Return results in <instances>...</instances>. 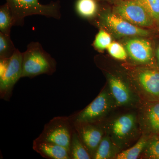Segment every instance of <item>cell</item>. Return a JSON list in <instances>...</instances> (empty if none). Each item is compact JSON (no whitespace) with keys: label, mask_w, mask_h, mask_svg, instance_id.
Listing matches in <instances>:
<instances>
[{"label":"cell","mask_w":159,"mask_h":159,"mask_svg":"<svg viewBox=\"0 0 159 159\" xmlns=\"http://www.w3.org/2000/svg\"><path fill=\"white\" fill-rule=\"evenodd\" d=\"M11 9L13 26H23L25 18L32 15H41L59 20L61 17L59 1L43 5L39 0H6Z\"/></svg>","instance_id":"obj_3"},{"label":"cell","mask_w":159,"mask_h":159,"mask_svg":"<svg viewBox=\"0 0 159 159\" xmlns=\"http://www.w3.org/2000/svg\"><path fill=\"white\" fill-rule=\"evenodd\" d=\"M157 58L158 61L159 62V47L158 48L157 52Z\"/></svg>","instance_id":"obj_25"},{"label":"cell","mask_w":159,"mask_h":159,"mask_svg":"<svg viewBox=\"0 0 159 159\" xmlns=\"http://www.w3.org/2000/svg\"><path fill=\"white\" fill-rule=\"evenodd\" d=\"M108 90L117 107H138L141 100L130 84L111 74L107 76Z\"/></svg>","instance_id":"obj_8"},{"label":"cell","mask_w":159,"mask_h":159,"mask_svg":"<svg viewBox=\"0 0 159 159\" xmlns=\"http://www.w3.org/2000/svg\"><path fill=\"white\" fill-rule=\"evenodd\" d=\"M140 158L159 159V135L150 136L146 147Z\"/></svg>","instance_id":"obj_20"},{"label":"cell","mask_w":159,"mask_h":159,"mask_svg":"<svg viewBox=\"0 0 159 159\" xmlns=\"http://www.w3.org/2000/svg\"><path fill=\"white\" fill-rule=\"evenodd\" d=\"M22 75V53L18 49L9 58L5 73L0 76V95L2 99L9 101L13 88Z\"/></svg>","instance_id":"obj_9"},{"label":"cell","mask_w":159,"mask_h":159,"mask_svg":"<svg viewBox=\"0 0 159 159\" xmlns=\"http://www.w3.org/2000/svg\"><path fill=\"white\" fill-rule=\"evenodd\" d=\"M150 136L142 134L136 143L129 148L122 151L116 159H136L141 156Z\"/></svg>","instance_id":"obj_16"},{"label":"cell","mask_w":159,"mask_h":159,"mask_svg":"<svg viewBox=\"0 0 159 159\" xmlns=\"http://www.w3.org/2000/svg\"><path fill=\"white\" fill-rule=\"evenodd\" d=\"M33 148L45 158L71 159L67 149L53 142L36 139L33 141Z\"/></svg>","instance_id":"obj_14"},{"label":"cell","mask_w":159,"mask_h":159,"mask_svg":"<svg viewBox=\"0 0 159 159\" xmlns=\"http://www.w3.org/2000/svg\"><path fill=\"white\" fill-rule=\"evenodd\" d=\"M102 123L106 134L122 151L129 148L142 135L138 113L120 114Z\"/></svg>","instance_id":"obj_1"},{"label":"cell","mask_w":159,"mask_h":159,"mask_svg":"<svg viewBox=\"0 0 159 159\" xmlns=\"http://www.w3.org/2000/svg\"><path fill=\"white\" fill-rule=\"evenodd\" d=\"M142 5L154 21L159 24V0H134Z\"/></svg>","instance_id":"obj_22"},{"label":"cell","mask_w":159,"mask_h":159,"mask_svg":"<svg viewBox=\"0 0 159 159\" xmlns=\"http://www.w3.org/2000/svg\"><path fill=\"white\" fill-rule=\"evenodd\" d=\"M10 37V34L0 32V58H9L16 50Z\"/></svg>","instance_id":"obj_21"},{"label":"cell","mask_w":159,"mask_h":159,"mask_svg":"<svg viewBox=\"0 0 159 159\" xmlns=\"http://www.w3.org/2000/svg\"></svg>","instance_id":"obj_27"},{"label":"cell","mask_w":159,"mask_h":159,"mask_svg":"<svg viewBox=\"0 0 159 159\" xmlns=\"http://www.w3.org/2000/svg\"><path fill=\"white\" fill-rule=\"evenodd\" d=\"M75 9L81 17L91 19L98 14L99 5L97 0H77Z\"/></svg>","instance_id":"obj_18"},{"label":"cell","mask_w":159,"mask_h":159,"mask_svg":"<svg viewBox=\"0 0 159 159\" xmlns=\"http://www.w3.org/2000/svg\"><path fill=\"white\" fill-rule=\"evenodd\" d=\"M121 151L122 150L114 144L110 138L105 134L93 159H116Z\"/></svg>","instance_id":"obj_15"},{"label":"cell","mask_w":159,"mask_h":159,"mask_svg":"<svg viewBox=\"0 0 159 159\" xmlns=\"http://www.w3.org/2000/svg\"><path fill=\"white\" fill-rule=\"evenodd\" d=\"M111 43V37L110 34L105 30L101 29L96 35L93 44L95 49L102 51L107 49Z\"/></svg>","instance_id":"obj_23"},{"label":"cell","mask_w":159,"mask_h":159,"mask_svg":"<svg viewBox=\"0 0 159 159\" xmlns=\"http://www.w3.org/2000/svg\"><path fill=\"white\" fill-rule=\"evenodd\" d=\"M129 56L135 62L148 64L152 61L153 51L149 41L141 38L129 39L125 43Z\"/></svg>","instance_id":"obj_13"},{"label":"cell","mask_w":159,"mask_h":159,"mask_svg":"<svg viewBox=\"0 0 159 159\" xmlns=\"http://www.w3.org/2000/svg\"><path fill=\"white\" fill-rule=\"evenodd\" d=\"M70 153L71 159H92L74 128L71 139Z\"/></svg>","instance_id":"obj_17"},{"label":"cell","mask_w":159,"mask_h":159,"mask_svg":"<svg viewBox=\"0 0 159 159\" xmlns=\"http://www.w3.org/2000/svg\"><path fill=\"white\" fill-rule=\"evenodd\" d=\"M100 21L112 32L119 36H148L150 32L131 24L116 14L103 12L100 16Z\"/></svg>","instance_id":"obj_11"},{"label":"cell","mask_w":159,"mask_h":159,"mask_svg":"<svg viewBox=\"0 0 159 159\" xmlns=\"http://www.w3.org/2000/svg\"><path fill=\"white\" fill-rule=\"evenodd\" d=\"M74 129L70 116L55 117L45 124L41 134L37 139L57 144L70 152Z\"/></svg>","instance_id":"obj_6"},{"label":"cell","mask_w":159,"mask_h":159,"mask_svg":"<svg viewBox=\"0 0 159 159\" xmlns=\"http://www.w3.org/2000/svg\"><path fill=\"white\" fill-rule=\"evenodd\" d=\"M116 107L108 88H104L85 108L70 116V118L73 122L101 123Z\"/></svg>","instance_id":"obj_5"},{"label":"cell","mask_w":159,"mask_h":159,"mask_svg":"<svg viewBox=\"0 0 159 159\" xmlns=\"http://www.w3.org/2000/svg\"><path fill=\"white\" fill-rule=\"evenodd\" d=\"M113 13L139 27H151L154 22L144 7L134 0H116Z\"/></svg>","instance_id":"obj_7"},{"label":"cell","mask_w":159,"mask_h":159,"mask_svg":"<svg viewBox=\"0 0 159 159\" xmlns=\"http://www.w3.org/2000/svg\"><path fill=\"white\" fill-rule=\"evenodd\" d=\"M107 1H108V0H107ZM108 1H113V0H108Z\"/></svg>","instance_id":"obj_26"},{"label":"cell","mask_w":159,"mask_h":159,"mask_svg":"<svg viewBox=\"0 0 159 159\" xmlns=\"http://www.w3.org/2000/svg\"><path fill=\"white\" fill-rule=\"evenodd\" d=\"M57 68V62L46 52L39 43H29L22 53V77L32 78L42 75H52Z\"/></svg>","instance_id":"obj_2"},{"label":"cell","mask_w":159,"mask_h":159,"mask_svg":"<svg viewBox=\"0 0 159 159\" xmlns=\"http://www.w3.org/2000/svg\"><path fill=\"white\" fill-rule=\"evenodd\" d=\"M111 56L119 60H125L127 58V51L119 43L112 42L107 48Z\"/></svg>","instance_id":"obj_24"},{"label":"cell","mask_w":159,"mask_h":159,"mask_svg":"<svg viewBox=\"0 0 159 159\" xmlns=\"http://www.w3.org/2000/svg\"><path fill=\"white\" fill-rule=\"evenodd\" d=\"M73 123L74 129L93 159L105 134L102 122L99 123L73 122Z\"/></svg>","instance_id":"obj_12"},{"label":"cell","mask_w":159,"mask_h":159,"mask_svg":"<svg viewBox=\"0 0 159 159\" xmlns=\"http://www.w3.org/2000/svg\"><path fill=\"white\" fill-rule=\"evenodd\" d=\"M138 108L141 133L148 136L159 135V101L141 102Z\"/></svg>","instance_id":"obj_10"},{"label":"cell","mask_w":159,"mask_h":159,"mask_svg":"<svg viewBox=\"0 0 159 159\" xmlns=\"http://www.w3.org/2000/svg\"><path fill=\"white\" fill-rule=\"evenodd\" d=\"M13 26L11 9L6 3L0 7V32L10 34L11 27Z\"/></svg>","instance_id":"obj_19"},{"label":"cell","mask_w":159,"mask_h":159,"mask_svg":"<svg viewBox=\"0 0 159 159\" xmlns=\"http://www.w3.org/2000/svg\"><path fill=\"white\" fill-rule=\"evenodd\" d=\"M130 85L142 102L159 101V70L153 68L136 69L131 74Z\"/></svg>","instance_id":"obj_4"}]
</instances>
